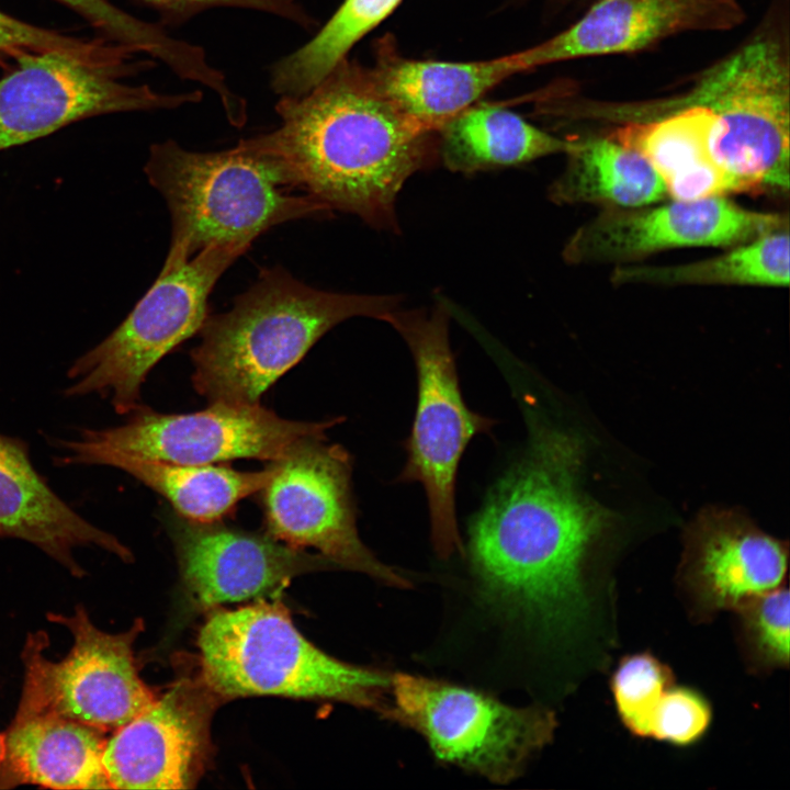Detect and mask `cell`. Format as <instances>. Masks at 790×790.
I'll use <instances>...</instances> for the list:
<instances>
[{
  "instance_id": "obj_18",
  "label": "cell",
  "mask_w": 790,
  "mask_h": 790,
  "mask_svg": "<svg viewBox=\"0 0 790 790\" xmlns=\"http://www.w3.org/2000/svg\"><path fill=\"white\" fill-rule=\"evenodd\" d=\"M787 564L782 541L736 511L710 509L687 533L681 578L695 608L714 614L781 586Z\"/></svg>"
},
{
  "instance_id": "obj_10",
  "label": "cell",
  "mask_w": 790,
  "mask_h": 790,
  "mask_svg": "<svg viewBox=\"0 0 790 790\" xmlns=\"http://www.w3.org/2000/svg\"><path fill=\"white\" fill-rule=\"evenodd\" d=\"M47 618L69 631L72 645L56 662L46 656L49 639L44 631L27 635L16 712L55 713L106 733L131 721L155 700L134 657L133 645L142 621L124 632H105L93 623L82 605H77L70 616L53 612Z\"/></svg>"
},
{
  "instance_id": "obj_12",
  "label": "cell",
  "mask_w": 790,
  "mask_h": 790,
  "mask_svg": "<svg viewBox=\"0 0 790 790\" xmlns=\"http://www.w3.org/2000/svg\"><path fill=\"white\" fill-rule=\"evenodd\" d=\"M0 78V151L45 137L91 116L174 109L201 101L199 90L163 93L121 78L129 70L61 52L29 53Z\"/></svg>"
},
{
  "instance_id": "obj_6",
  "label": "cell",
  "mask_w": 790,
  "mask_h": 790,
  "mask_svg": "<svg viewBox=\"0 0 790 790\" xmlns=\"http://www.w3.org/2000/svg\"><path fill=\"white\" fill-rule=\"evenodd\" d=\"M724 129L712 157L731 193L789 191L790 69L781 35L763 30L688 89Z\"/></svg>"
},
{
  "instance_id": "obj_32",
  "label": "cell",
  "mask_w": 790,
  "mask_h": 790,
  "mask_svg": "<svg viewBox=\"0 0 790 790\" xmlns=\"http://www.w3.org/2000/svg\"><path fill=\"white\" fill-rule=\"evenodd\" d=\"M81 15L105 38L137 45L147 34V23L128 14L108 0H55Z\"/></svg>"
},
{
  "instance_id": "obj_24",
  "label": "cell",
  "mask_w": 790,
  "mask_h": 790,
  "mask_svg": "<svg viewBox=\"0 0 790 790\" xmlns=\"http://www.w3.org/2000/svg\"><path fill=\"white\" fill-rule=\"evenodd\" d=\"M571 137L548 133L519 114L495 105H472L438 131L439 163L473 173L566 154Z\"/></svg>"
},
{
  "instance_id": "obj_7",
  "label": "cell",
  "mask_w": 790,
  "mask_h": 790,
  "mask_svg": "<svg viewBox=\"0 0 790 790\" xmlns=\"http://www.w3.org/2000/svg\"><path fill=\"white\" fill-rule=\"evenodd\" d=\"M447 307L399 308L384 321L406 341L416 365L418 396L415 418L404 445L407 461L397 482L420 483L426 492L431 540L438 555L463 553L455 516V479L462 454L474 436L494 421L463 400L449 341Z\"/></svg>"
},
{
  "instance_id": "obj_19",
  "label": "cell",
  "mask_w": 790,
  "mask_h": 790,
  "mask_svg": "<svg viewBox=\"0 0 790 790\" xmlns=\"http://www.w3.org/2000/svg\"><path fill=\"white\" fill-rule=\"evenodd\" d=\"M0 537L36 545L76 577L86 573L74 555L81 546L100 548L123 561L132 560L131 551L113 534L88 522L47 486L21 441L2 435Z\"/></svg>"
},
{
  "instance_id": "obj_3",
  "label": "cell",
  "mask_w": 790,
  "mask_h": 790,
  "mask_svg": "<svg viewBox=\"0 0 790 790\" xmlns=\"http://www.w3.org/2000/svg\"><path fill=\"white\" fill-rule=\"evenodd\" d=\"M399 302L394 295L321 291L280 266L263 269L227 312L205 319L191 350L193 386L210 403L260 404L331 328L359 316L384 321Z\"/></svg>"
},
{
  "instance_id": "obj_16",
  "label": "cell",
  "mask_w": 790,
  "mask_h": 790,
  "mask_svg": "<svg viewBox=\"0 0 790 790\" xmlns=\"http://www.w3.org/2000/svg\"><path fill=\"white\" fill-rule=\"evenodd\" d=\"M183 579L203 606L241 601L283 588L303 572L330 562L271 535L168 515Z\"/></svg>"
},
{
  "instance_id": "obj_21",
  "label": "cell",
  "mask_w": 790,
  "mask_h": 790,
  "mask_svg": "<svg viewBox=\"0 0 790 790\" xmlns=\"http://www.w3.org/2000/svg\"><path fill=\"white\" fill-rule=\"evenodd\" d=\"M370 74L382 93L405 114L439 131L447 122L515 74L522 72L515 53L488 60H416L393 43H379Z\"/></svg>"
},
{
  "instance_id": "obj_1",
  "label": "cell",
  "mask_w": 790,
  "mask_h": 790,
  "mask_svg": "<svg viewBox=\"0 0 790 790\" xmlns=\"http://www.w3.org/2000/svg\"><path fill=\"white\" fill-rule=\"evenodd\" d=\"M580 438L532 421L524 455L495 484L469 528L485 598L546 642L577 635L594 609L589 562L607 509L580 489Z\"/></svg>"
},
{
  "instance_id": "obj_5",
  "label": "cell",
  "mask_w": 790,
  "mask_h": 790,
  "mask_svg": "<svg viewBox=\"0 0 790 790\" xmlns=\"http://www.w3.org/2000/svg\"><path fill=\"white\" fill-rule=\"evenodd\" d=\"M198 645L202 680L215 696L334 700L380 712L387 700L390 676L326 654L278 601L214 612Z\"/></svg>"
},
{
  "instance_id": "obj_29",
  "label": "cell",
  "mask_w": 790,
  "mask_h": 790,
  "mask_svg": "<svg viewBox=\"0 0 790 790\" xmlns=\"http://www.w3.org/2000/svg\"><path fill=\"white\" fill-rule=\"evenodd\" d=\"M711 721L712 708L702 693L673 685L653 712L650 737L675 746H690L703 737Z\"/></svg>"
},
{
  "instance_id": "obj_26",
  "label": "cell",
  "mask_w": 790,
  "mask_h": 790,
  "mask_svg": "<svg viewBox=\"0 0 790 790\" xmlns=\"http://www.w3.org/2000/svg\"><path fill=\"white\" fill-rule=\"evenodd\" d=\"M400 1L345 0L314 37L272 66V90L279 95H300L311 90Z\"/></svg>"
},
{
  "instance_id": "obj_9",
  "label": "cell",
  "mask_w": 790,
  "mask_h": 790,
  "mask_svg": "<svg viewBox=\"0 0 790 790\" xmlns=\"http://www.w3.org/2000/svg\"><path fill=\"white\" fill-rule=\"evenodd\" d=\"M384 716L420 733L437 757L497 783L522 772L556 729L551 710L516 708L470 688L425 677H391Z\"/></svg>"
},
{
  "instance_id": "obj_15",
  "label": "cell",
  "mask_w": 790,
  "mask_h": 790,
  "mask_svg": "<svg viewBox=\"0 0 790 790\" xmlns=\"http://www.w3.org/2000/svg\"><path fill=\"white\" fill-rule=\"evenodd\" d=\"M214 693L179 680L106 737L103 767L112 789H189L210 748Z\"/></svg>"
},
{
  "instance_id": "obj_27",
  "label": "cell",
  "mask_w": 790,
  "mask_h": 790,
  "mask_svg": "<svg viewBox=\"0 0 790 790\" xmlns=\"http://www.w3.org/2000/svg\"><path fill=\"white\" fill-rule=\"evenodd\" d=\"M673 685L669 666L648 652L631 654L619 662L610 688L618 716L632 735L650 737L653 712Z\"/></svg>"
},
{
  "instance_id": "obj_34",
  "label": "cell",
  "mask_w": 790,
  "mask_h": 790,
  "mask_svg": "<svg viewBox=\"0 0 790 790\" xmlns=\"http://www.w3.org/2000/svg\"><path fill=\"white\" fill-rule=\"evenodd\" d=\"M0 61H3V56L0 55Z\"/></svg>"
},
{
  "instance_id": "obj_30",
  "label": "cell",
  "mask_w": 790,
  "mask_h": 790,
  "mask_svg": "<svg viewBox=\"0 0 790 790\" xmlns=\"http://www.w3.org/2000/svg\"><path fill=\"white\" fill-rule=\"evenodd\" d=\"M89 50L87 40L23 22L0 11V55L18 58L37 52H61L77 57Z\"/></svg>"
},
{
  "instance_id": "obj_31",
  "label": "cell",
  "mask_w": 790,
  "mask_h": 790,
  "mask_svg": "<svg viewBox=\"0 0 790 790\" xmlns=\"http://www.w3.org/2000/svg\"><path fill=\"white\" fill-rule=\"evenodd\" d=\"M160 13L167 23H181L213 8L229 7L257 10L291 21L307 29L314 19L297 0H138Z\"/></svg>"
},
{
  "instance_id": "obj_4",
  "label": "cell",
  "mask_w": 790,
  "mask_h": 790,
  "mask_svg": "<svg viewBox=\"0 0 790 790\" xmlns=\"http://www.w3.org/2000/svg\"><path fill=\"white\" fill-rule=\"evenodd\" d=\"M144 171L163 196L171 217V241L162 271L213 246L248 249L270 228L327 211L298 189L286 162L246 139L212 153L191 151L174 140L154 144Z\"/></svg>"
},
{
  "instance_id": "obj_14",
  "label": "cell",
  "mask_w": 790,
  "mask_h": 790,
  "mask_svg": "<svg viewBox=\"0 0 790 790\" xmlns=\"http://www.w3.org/2000/svg\"><path fill=\"white\" fill-rule=\"evenodd\" d=\"M789 228L788 214L744 208L726 196L606 208L578 227L563 249L569 264H629L663 250L732 248Z\"/></svg>"
},
{
  "instance_id": "obj_17",
  "label": "cell",
  "mask_w": 790,
  "mask_h": 790,
  "mask_svg": "<svg viewBox=\"0 0 790 790\" xmlns=\"http://www.w3.org/2000/svg\"><path fill=\"white\" fill-rule=\"evenodd\" d=\"M743 20L735 0H594L569 27L515 55L527 71L568 59L636 52L682 32L731 30Z\"/></svg>"
},
{
  "instance_id": "obj_33",
  "label": "cell",
  "mask_w": 790,
  "mask_h": 790,
  "mask_svg": "<svg viewBox=\"0 0 790 790\" xmlns=\"http://www.w3.org/2000/svg\"><path fill=\"white\" fill-rule=\"evenodd\" d=\"M3 757H4V735L0 734V772H1Z\"/></svg>"
},
{
  "instance_id": "obj_13",
  "label": "cell",
  "mask_w": 790,
  "mask_h": 790,
  "mask_svg": "<svg viewBox=\"0 0 790 790\" xmlns=\"http://www.w3.org/2000/svg\"><path fill=\"white\" fill-rule=\"evenodd\" d=\"M211 404L189 414H161L142 405L126 424L84 430L81 438L127 454L180 464L236 459L273 462L302 441L327 438V430L343 420L297 421L261 404Z\"/></svg>"
},
{
  "instance_id": "obj_2",
  "label": "cell",
  "mask_w": 790,
  "mask_h": 790,
  "mask_svg": "<svg viewBox=\"0 0 790 790\" xmlns=\"http://www.w3.org/2000/svg\"><path fill=\"white\" fill-rule=\"evenodd\" d=\"M275 111L280 125L247 143L283 159L327 211L398 232L397 196L413 174L439 163L438 131L405 114L369 68L348 58L307 92L280 95Z\"/></svg>"
},
{
  "instance_id": "obj_28",
  "label": "cell",
  "mask_w": 790,
  "mask_h": 790,
  "mask_svg": "<svg viewBox=\"0 0 790 790\" xmlns=\"http://www.w3.org/2000/svg\"><path fill=\"white\" fill-rule=\"evenodd\" d=\"M736 612L740 637L749 664L759 670L789 665L790 596L787 587L761 594Z\"/></svg>"
},
{
  "instance_id": "obj_22",
  "label": "cell",
  "mask_w": 790,
  "mask_h": 790,
  "mask_svg": "<svg viewBox=\"0 0 790 790\" xmlns=\"http://www.w3.org/2000/svg\"><path fill=\"white\" fill-rule=\"evenodd\" d=\"M59 444L67 451V463L117 467L162 495L178 515L198 522L222 520L241 499L259 493L273 474L271 463L260 471L241 472L136 456L82 438Z\"/></svg>"
},
{
  "instance_id": "obj_11",
  "label": "cell",
  "mask_w": 790,
  "mask_h": 790,
  "mask_svg": "<svg viewBox=\"0 0 790 790\" xmlns=\"http://www.w3.org/2000/svg\"><path fill=\"white\" fill-rule=\"evenodd\" d=\"M273 474L259 492L268 534L313 548L331 564L405 588L407 579L383 564L360 540L352 499V460L327 438L302 441L269 462Z\"/></svg>"
},
{
  "instance_id": "obj_25",
  "label": "cell",
  "mask_w": 790,
  "mask_h": 790,
  "mask_svg": "<svg viewBox=\"0 0 790 790\" xmlns=\"http://www.w3.org/2000/svg\"><path fill=\"white\" fill-rule=\"evenodd\" d=\"M789 228L763 235L706 260L672 266H617L610 276L623 285H754L788 286Z\"/></svg>"
},
{
  "instance_id": "obj_23",
  "label": "cell",
  "mask_w": 790,
  "mask_h": 790,
  "mask_svg": "<svg viewBox=\"0 0 790 790\" xmlns=\"http://www.w3.org/2000/svg\"><path fill=\"white\" fill-rule=\"evenodd\" d=\"M571 138L565 168L549 187L553 203L618 208L650 205L668 198L662 178L636 149L608 134Z\"/></svg>"
},
{
  "instance_id": "obj_8",
  "label": "cell",
  "mask_w": 790,
  "mask_h": 790,
  "mask_svg": "<svg viewBox=\"0 0 790 790\" xmlns=\"http://www.w3.org/2000/svg\"><path fill=\"white\" fill-rule=\"evenodd\" d=\"M248 249L213 246L157 279L124 321L70 366L68 396L98 393L119 414L139 406L149 371L166 354L200 331L207 300L222 274Z\"/></svg>"
},
{
  "instance_id": "obj_20",
  "label": "cell",
  "mask_w": 790,
  "mask_h": 790,
  "mask_svg": "<svg viewBox=\"0 0 790 790\" xmlns=\"http://www.w3.org/2000/svg\"><path fill=\"white\" fill-rule=\"evenodd\" d=\"M4 735L1 787L112 789L103 767L105 732L49 712H15Z\"/></svg>"
}]
</instances>
